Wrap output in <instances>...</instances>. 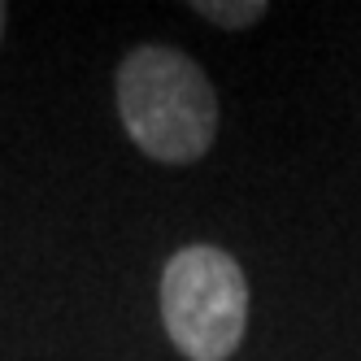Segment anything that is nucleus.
<instances>
[{
	"label": "nucleus",
	"instance_id": "f257e3e1",
	"mask_svg": "<svg viewBox=\"0 0 361 361\" xmlns=\"http://www.w3.org/2000/svg\"><path fill=\"white\" fill-rule=\"evenodd\" d=\"M122 126L152 161L192 166L218 135L214 83L188 53L170 44H140L118 66Z\"/></svg>",
	"mask_w": 361,
	"mask_h": 361
},
{
	"label": "nucleus",
	"instance_id": "f03ea898",
	"mask_svg": "<svg viewBox=\"0 0 361 361\" xmlns=\"http://www.w3.org/2000/svg\"><path fill=\"white\" fill-rule=\"evenodd\" d=\"M161 322L188 361L235 357L248 331V279L214 244L178 248L161 274Z\"/></svg>",
	"mask_w": 361,
	"mask_h": 361
},
{
	"label": "nucleus",
	"instance_id": "7ed1b4c3",
	"mask_svg": "<svg viewBox=\"0 0 361 361\" xmlns=\"http://www.w3.org/2000/svg\"><path fill=\"white\" fill-rule=\"evenodd\" d=\"M196 13L218 22V27H226V31H244V27H252V22L266 18V5L262 0H240V5H226V0H196Z\"/></svg>",
	"mask_w": 361,
	"mask_h": 361
},
{
	"label": "nucleus",
	"instance_id": "20e7f679",
	"mask_svg": "<svg viewBox=\"0 0 361 361\" xmlns=\"http://www.w3.org/2000/svg\"><path fill=\"white\" fill-rule=\"evenodd\" d=\"M5 18H9V9H5V5H0V35H5Z\"/></svg>",
	"mask_w": 361,
	"mask_h": 361
}]
</instances>
